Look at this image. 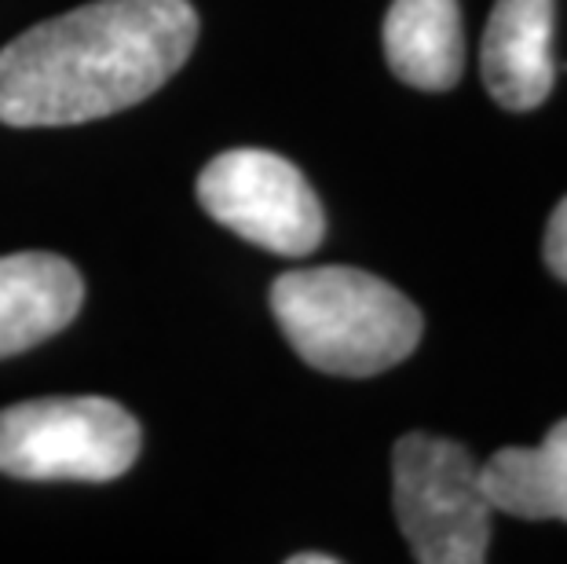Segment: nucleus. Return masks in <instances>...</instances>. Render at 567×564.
I'll list each match as a JSON object with an SVG mask.
<instances>
[{
	"mask_svg": "<svg viewBox=\"0 0 567 564\" xmlns=\"http://www.w3.org/2000/svg\"><path fill=\"white\" fill-rule=\"evenodd\" d=\"M195 41L190 0H95L44 19L0 52V122L52 129L128 111L173 81Z\"/></svg>",
	"mask_w": 567,
	"mask_h": 564,
	"instance_id": "f257e3e1",
	"label": "nucleus"
},
{
	"mask_svg": "<svg viewBox=\"0 0 567 564\" xmlns=\"http://www.w3.org/2000/svg\"><path fill=\"white\" fill-rule=\"evenodd\" d=\"M271 311L308 367L341 378H373L403 363L425 327L417 305L392 283L341 264L279 275Z\"/></svg>",
	"mask_w": 567,
	"mask_h": 564,
	"instance_id": "f03ea898",
	"label": "nucleus"
},
{
	"mask_svg": "<svg viewBox=\"0 0 567 564\" xmlns=\"http://www.w3.org/2000/svg\"><path fill=\"white\" fill-rule=\"evenodd\" d=\"M392 506L421 564H480L491 546L494 506L468 448L406 433L392 451Z\"/></svg>",
	"mask_w": 567,
	"mask_h": 564,
	"instance_id": "7ed1b4c3",
	"label": "nucleus"
},
{
	"mask_svg": "<svg viewBox=\"0 0 567 564\" xmlns=\"http://www.w3.org/2000/svg\"><path fill=\"white\" fill-rule=\"evenodd\" d=\"M140 448V422L103 396H48L0 411V473L16 480L111 484Z\"/></svg>",
	"mask_w": 567,
	"mask_h": 564,
	"instance_id": "20e7f679",
	"label": "nucleus"
},
{
	"mask_svg": "<svg viewBox=\"0 0 567 564\" xmlns=\"http://www.w3.org/2000/svg\"><path fill=\"white\" fill-rule=\"evenodd\" d=\"M198 202L216 224L275 257H308L326 238L319 195L275 151L235 147L216 154L198 176Z\"/></svg>",
	"mask_w": 567,
	"mask_h": 564,
	"instance_id": "39448f33",
	"label": "nucleus"
},
{
	"mask_svg": "<svg viewBox=\"0 0 567 564\" xmlns=\"http://www.w3.org/2000/svg\"><path fill=\"white\" fill-rule=\"evenodd\" d=\"M553 0H498L487 19L480 70L494 103L505 111H535L557 85L553 59Z\"/></svg>",
	"mask_w": 567,
	"mask_h": 564,
	"instance_id": "423d86ee",
	"label": "nucleus"
},
{
	"mask_svg": "<svg viewBox=\"0 0 567 564\" xmlns=\"http://www.w3.org/2000/svg\"><path fill=\"white\" fill-rule=\"evenodd\" d=\"M84 305L81 271L55 254L0 257V359L55 338Z\"/></svg>",
	"mask_w": 567,
	"mask_h": 564,
	"instance_id": "0eeeda50",
	"label": "nucleus"
},
{
	"mask_svg": "<svg viewBox=\"0 0 567 564\" xmlns=\"http://www.w3.org/2000/svg\"><path fill=\"white\" fill-rule=\"evenodd\" d=\"M384 59L403 85L446 92L465 70V33L457 0H392L384 16Z\"/></svg>",
	"mask_w": 567,
	"mask_h": 564,
	"instance_id": "6e6552de",
	"label": "nucleus"
},
{
	"mask_svg": "<svg viewBox=\"0 0 567 564\" xmlns=\"http://www.w3.org/2000/svg\"><path fill=\"white\" fill-rule=\"evenodd\" d=\"M480 476L494 513L567 524V418L549 429L538 448L494 451L480 462Z\"/></svg>",
	"mask_w": 567,
	"mask_h": 564,
	"instance_id": "1a4fd4ad",
	"label": "nucleus"
},
{
	"mask_svg": "<svg viewBox=\"0 0 567 564\" xmlns=\"http://www.w3.org/2000/svg\"><path fill=\"white\" fill-rule=\"evenodd\" d=\"M546 264L567 283V198H560L546 227Z\"/></svg>",
	"mask_w": 567,
	"mask_h": 564,
	"instance_id": "9d476101",
	"label": "nucleus"
},
{
	"mask_svg": "<svg viewBox=\"0 0 567 564\" xmlns=\"http://www.w3.org/2000/svg\"><path fill=\"white\" fill-rule=\"evenodd\" d=\"M289 564H337V557H330V554H297V557H289Z\"/></svg>",
	"mask_w": 567,
	"mask_h": 564,
	"instance_id": "9b49d317",
	"label": "nucleus"
}]
</instances>
